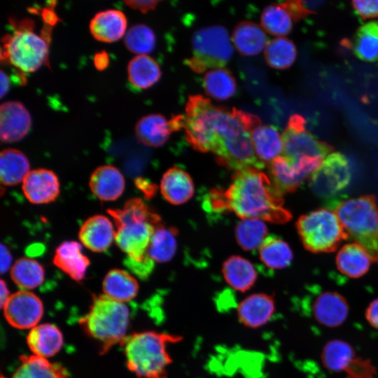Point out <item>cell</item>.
Here are the masks:
<instances>
[{"label":"cell","mask_w":378,"mask_h":378,"mask_svg":"<svg viewBox=\"0 0 378 378\" xmlns=\"http://www.w3.org/2000/svg\"><path fill=\"white\" fill-rule=\"evenodd\" d=\"M249 113L212 104L202 95L190 96L186 103L185 136L196 150L211 151L218 164L235 172L264 165L255 155L251 130L260 122Z\"/></svg>","instance_id":"1"},{"label":"cell","mask_w":378,"mask_h":378,"mask_svg":"<svg viewBox=\"0 0 378 378\" xmlns=\"http://www.w3.org/2000/svg\"><path fill=\"white\" fill-rule=\"evenodd\" d=\"M282 196L268 176L253 167L235 172L229 187L225 190H211L204 204L206 210L232 211L242 219L282 224L292 218L290 211L284 206Z\"/></svg>","instance_id":"2"},{"label":"cell","mask_w":378,"mask_h":378,"mask_svg":"<svg viewBox=\"0 0 378 378\" xmlns=\"http://www.w3.org/2000/svg\"><path fill=\"white\" fill-rule=\"evenodd\" d=\"M182 340L179 335L154 330L135 332L121 344L126 365L139 378H168L173 363L168 346Z\"/></svg>","instance_id":"3"},{"label":"cell","mask_w":378,"mask_h":378,"mask_svg":"<svg viewBox=\"0 0 378 378\" xmlns=\"http://www.w3.org/2000/svg\"><path fill=\"white\" fill-rule=\"evenodd\" d=\"M117 230L115 241L127 258L140 261L148 258L147 248L161 218L140 198L125 202L122 209H108Z\"/></svg>","instance_id":"4"},{"label":"cell","mask_w":378,"mask_h":378,"mask_svg":"<svg viewBox=\"0 0 378 378\" xmlns=\"http://www.w3.org/2000/svg\"><path fill=\"white\" fill-rule=\"evenodd\" d=\"M130 317L125 303L103 294L93 298L88 312L79 323L87 335L99 343L101 353H105L126 339Z\"/></svg>","instance_id":"5"},{"label":"cell","mask_w":378,"mask_h":378,"mask_svg":"<svg viewBox=\"0 0 378 378\" xmlns=\"http://www.w3.org/2000/svg\"><path fill=\"white\" fill-rule=\"evenodd\" d=\"M330 209L337 214L344 230L370 254L378 260V206L374 195L340 200Z\"/></svg>","instance_id":"6"},{"label":"cell","mask_w":378,"mask_h":378,"mask_svg":"<svg viewBox=\"0 0 378 378\" xmlns=\"http://www.w3.org/2000/svg\"><path fill=\"white\" fill-rule=\"evenodd\" d=\"M296 227L304 247L312 253L333 252L349 239L337 214L328 207L302 215Z\"/></svg>","instance_id":"7"},{"label":"cell","mask_w":378,"mask_h":378,"mask_svg":"<svg viewBox=\"0 0 378 378\" xmlns=\"http://www.w3.org/2000/svg\"><path fill=\"white\" fill-rule=\"evenodd\" d=\"M32 22H22L13 34L2 38L1 60L9 62L24 73L38 69L48 62L49 38L32 31Z\"/></svg>","instance_id":"8"},{"label":"cell","mask_w":378,"mask_h":378,"mask_svg":"<svg viewBox=\"0 0 378 378\" xmlns=\"http://www.w3.org/2000/svg\"><path fill=\"white\" fill-rule=\"evenodd\" d=\"M192 48L193 55L186 62L196 73L223 68L233 55L228 32L220 25L197 30L192 36Z\"/></svg>","instance_id":"9"},{"label":"cell","mask_w":378,"mask_h":378,"mask_svg":"<svg viewBox=\"0 0 378 378\" xmlns=\"http://www.w3.org/2000/svg\"><path fill=\"white\" fill-rule=\"evenodd\" d=\"M351 178L348 159L339 152H332L309 177V186L314 193L328 202L329 209L342 200V191Z\"/></svg>","instance_id":"10"},{"label":"cell","mask_w":378,"mask_h":378,"mask_svg":"<svg viewBox=\"0 0 378 378\" xmlns=\"http://www.w3.org/2000/svg\"><path fill=\"white\" fill-rule=\"evenodd\" d=\"M305 124L304 118L298 114L290 118L282 134L284 156L293 161L302 157L325 158L332 153V148L307 131Z\"/></svg>","instance_id":"11"},{"label":"cell","mask_w":378,"mask_h":378,"mask_svg":"<svg viewBox=\"0 0 378 378\" xmlns=\"http://www.w3.org/2000/svg\"><path fill=\"white\" fill-rule=\"evenodd\" d=\"M2 309L8 323L22 330H31L37 326L43 314V305L40 298L24 290L12 294Z\"/></svg>","instance_id":"12"},{"label":"cell","mask_w":378,"mask_h":378,"mask_svg":"<svg viewBox=\"0 0 378 378\" xmlns=\"http://www.w3.org/2000/svg\"><path fill=\"white\" fill-rule=\"evenodd\" d=\"M276 311L273 295L258 293L243 299L237 307V316L245 327L256 329L266 325Z\"/></svg>","instance_id":"13"},{"label":"cell","mask_w":378,"mask_h":378,"mask_svg":"<svg viewBox=\"0 0 378 378\" xmlns=\"http://www.w3.org/2000/svg\"><path fill=\"white\" fill-rule=\"evenodd\" d=\"M314 319L328 328H337L348 318L349 306L345 298L336 291H323L314 300L312 306Z\"/></svg>","instance_id":"14"},{"label":"cell","mask_w":378,"mask_h":378,"mask_svg":"<svg viewBox=\"0 0 378 378\" xmlns=\"http://www.w3.org/2000/svg\"><path fill=\"white\" fill-rule=\"evenodd\" d=\"M31 125V115L20 102L9 101L0 107V137L2 142L10 143L24 138Z\"/></svg>","instance_id":"15"},{"label":"cell","mask_w":378,"mask_h":378,"mask_svg":"<svg viewBox=\"0 0 378 378\" xmlns=\"http://www.w3.org/2000/svg\"><path fill=\"white\" fill-rule=\"evenodd\" d=\"M22 188L26 198L36 204L55 201L60 190L57 175L47 169L30 171L22 181Z\"/></svg>","instance_id":"16"},{"label":"cell","mask_w":378,"mask_h":378,"mask_svg":"<svg viewBox=\"0 0 378 378\" xmlns=\"http://www.w3.org/2000/svg\"><path fill=\"white\" fill-rule=\"evenodd\" d=\"M115 231L111 221L103 215L88 218L78 232L81 243L93 252L107 250L115 240Z\"/></svg>","instance_id":"17"},{"label":"cell","mask_w":378,"mask_h":378,"mask_svg":"<svg viewBox=\"0 0 378 378\" xmlns=\"http://www.w3.org/2000/svg\"><path fill=\"white\" fill-rule=\"evenodd\" d=\"M92 192L100 200L113 201L121 196L125 189L122 173L112 165H102L92 173L89 183Z\"/></svg>","instance_id":"18"},{"label":"cell","mask_w":378,"mask_h":378,"mask_svg":"<svg viewBox=\"0 0 378 378\" xmlns=\"http://www.w3.org/2000/svg\"><path fill=\"white\" fill-rule=\"evenodd\" d=\"M53 263L72 279L80 281L84 279L90 262L83 253L80 244L66 241L56 248Z\"/></svg>","instance_id":"19"},{"label":"cell","mask_w":378,"mask_h":378,"mask_svg":"<svg viewBox=\"0 0 378 378\" xmlns=\"http://www.w3.org/2000/svg\"><path fill=\"white\" fill-rule=\"evenodd\" d=\"M271 181L276 189L284 195L295 191L309 177L297 163L282 155L269 164Z\"/></svg>","instance_id":"20"},{"label":"cell","mask_w":378,"mask_h":378,"mask_svg":"<svg viewBox=\"0 0 378 378\" xmlns=\"http://www.w3.org/2000/svg\"><path fill=\"white\" fill-rule=\"evenodd\" d=\"M127 19L119 10L108 9L95 14L90 23V31L97 41L111 43L125 34Z\"/></svg>","instance_id":"21"},{"label":"cell","mask_w":378,"mask_h":378,"mask_svg":"<svg viewBox=\"0 0 378 378\" xmlns=\"http://www.w3.org/2000/svg\"><path fill=\"white\" fill-rule=\"evenodd\" d=\"M251 138L255 155L264 165L283 151L282 135L273 126L258 123L251 130Z\"/></svg>","instance_id":"22"},{"label":"cell","mask_w":378,"mask_h":378,"mask_svg":"<svg viewBox=\"0 0 378 378\" xmlns=\"http://www.w3.org/2000/svg\"><path fill=\"white\" fill-rule=\"evenodd\" d=\"M160 190L163 197L173 204H181L188 202L195 192L190 176L178 167L169 169L162 176Z\"/></svg>","instance_id":"23"},{"label":"cell","mask_w":378,"mask_h":378,"mask_svg":"<svg viewBox=\"0 0 378 378\" xmlns=\"http://www.w3.org/2000/svg\"><path fill=\"white\" fill-rule=\"evenodd\" d=\"M27 342L34 355L47 358L59 351L64 340L62 332L56 326L43 323L30 330Z\"/></svg>","instance_id":"24"},{"label":"cell","mask_w":378,"mask_h":378,"mask_svg":"<svg viewBox=\"0 0 378 378\" xmlns=\"http://www.w3.org/2000/svg\"><path fill=\"white\" fill-rule=\"evenodd\" d=\"M172 122L160 114H149L142 117L136 122L135 134L143 144L151 147H160L169 139L174 132Z\"/></svg>","instance_id":"25"},{"label":"cell","mask_w":378,"mask_h":378,"mask_svg":"<svg viewBox=\"0 0 378 378\" xmlns=\"http://www.w3.org/2000/svg\"><path fill=\"white\" fill-rule=\"evenodd\" d=\"M372 262V259L368 252L356 242L343 246L336 256L338 270L342 274L354 279L365 274Z\"/></svg>","instance_id":"26"},{"label":"cell","mask_w":378,"mask_h":378,"mask_svg":"<svg viewBox=\"0 0 378 378\" xmlns=\"http://www.w3.org/2000/svg\"><path fill=\"white\" fill-rule=\"evenodd\" d=\"M222 273L226 283L234 290L241 293L250 290L258 277L253 264L239 255L231 256L224 262Z\"/></svg>","instance_id":"27"},{"label":"cell","mask_w":378,"mask_h":378,"mask_svg":"<svg viewBox=\"0 0 378 378\" xmlns=\"http://www.w3.org/2000/svg\"><path fill=\"white\" fill-rule=\"evenodd\" d=\"M232 42L242 55L253 56L265 50L268 41L265 32L257 24L244 21L232 32Z\"/></svg>","instance_id":"28"},{"label":"cell","mask_w":378,"mask_h":378,"mask_svg":"<svg viewBox=\"0 0 378 378\" xmlns=\"http://www.w3.org/2000/svg\"><path fill=\"white\" fill-rule=\"evenodd\" d=\"M358 356L353 346L343 340L334 339L326 343L321 354L323 366L332 372H344Z\"/></svg>","instance_id":"29"},{"label":"cell","mask_w":378,"mask_h":378,"mask_svg":"<svg viewBox=\"0 0 378 378\" xmlns=\"http://www.w3.org/2000/svg\"><path fill=\"white\" fill-rule=\"evenodd\" d=\"M102 288L104 294L108 298L122 303L134 299L139 291V284L136 279L127 272L113 269L105 276Z\"/></svg>","instance_id":"30"},{"label":"cell","mask_w":378,"mask_h":378,"mask_svg":"<svg viewBox=\"0 0 378 378\" xmlns=\"http://www.w3.org/2000/svg\"><path fill=\"white\" fill-rule=\"evenodd\" d=\"M12 378H69V375L62 365L33 354L21 356Z\"/></svg>","instance_id":"31"},{"label":"cell","mask_w":378,"mask_h":378,"mask_svg":"<svg viewBox=\"0 0 378 378\" xmlns=\"http://www.w3.org/2000/svg\"><path fill=\"white\" fill-rule=\"evenodd\" d=\"M29 162L20 150L6 148L0 155V179L3 185L15 186L23 181L29 171Z\"/></svg>","instance_id":"32"},{"label":"cell","mask_w":378,"mask_h":378,"mask_svg":"<svg viewBox=\"0 0 378 378\" xmlns=\"http://www.w3.org/2000/svg\"><path fill=\"white\" fill-rule=\"evenodd\" d=\"M127 74L130 83L136 88L145 90L155 84L162 72L158 62L147 55L134 57L129 62Z\"/></svg>","instance_id":"33"},{"label":"cell","mask_w":378,"mask_h":378,"mask_svg":"<svg viewBox=\"0 0 378 378\" xmlns=\"http://www.w3.org/2000/svg\"><path fill=\"white\" fill-rule=\"evenodd\" d=\"M178 230L174 227L158 225L147 248V255L154 262H166L175 255L177 248Z\"/></svg>","instance_id":"34"},{"label":"cell","mask_w":378,"mask_h":378,"mask_svg":"<svg viewBox=\"0 0 378 378\" xmlns=\"http://www.w3.org/2000/svg\"><path fill=\"white\" fill-rule=\"evenodd\" d=\"M262 262L270 270H281L292 262L293 255L289 245L279 237L270 235L259 248Z\"/></svg>","instance_id":"35"},{"label":"cell","mask_w":378,"mask_h":378,"mask_svg":"<svg viewBox=\"0 0 378 378\" xmlns=\"http://www.w3.org/2000/svg\"><path fill=\"white\" fill-rule=\"evenodd\" d=\"M206 94L217 100H225L234 95L236 80L231 71L225 68L213 69L203 78Z\"/></svg>","instance_id":"36"},{"label":"cell","mask_w":378,"mask_h":378,"mask_svg":"<svg viewBox=\"0 0 378 378\" xmlns=\"http://www.w3.org/2000/svg\"><path fill=\"white\" fill-rule=\"evenodd\" d=\"M45 272L43 266L30 258H21L13 265L10 277L22 290L34 289L44 281Z\"/></svg>","instance_id":"37"},{"label":"cell","mask_w":378,"mask_h":378,"mask_svg":"<svg viewBox=\"0 0 378 378\" xmlns=\"http://www.w3.org/2000/svg\"><path fill=\"white\" fill-rule=\"evenodd\" d=\"M268 230L260 219L245 218L238 223L235 228V237L238 244L246 251L260 248L267 237Z\"/></svg>","instance_id":"38"},{"label":"cell","mask_w":378,"mask_h":378,"mask_svg":"<svg viewBox=\"0 0 378 378\" xmlns=\"http://www.w3.org/2000/svg\"><path fill=\"white\" fill-rule=\"evenodd\" d=\"M353 50L362 60H378V21L369 22L358 29L353 42Z\"/></svg>","instance_id":"39"},{"label":"cell","mask_w":378,"mask_h":378,"mask_svg":"<svg viewBox=\"0 0 378 378\" xmlns=\"http://www.w3.org/2000/svg\"><path fill=\"white\" fill-rule=\"evenodd\" d=\"M264 55L270 66L285 69L294 63L297 50L295 44L288 38L276 37L268 42Z\"/></svg>","instance_id":"40"},{"label":"cell","mask_w":378,"mask_h":378,"mask_svg":"<svg viewBox=\"0 0 378 378\" xmlns=\"http://www.w3.org/2000/svg\"><path fill=\"white\" fill-rule=\"evenodd\" d=\"M260 22L263 29L277 37L289 34L293 27V18L279 4L265 7L262 13Z\"/></svg>","instance_id":"41"},{"label":"cell","mask_w":378,"mask_h":378,"mask_svg":"<svg viewBox=\"0 0 378 378\" xmlns=\"http://www.w3.org/2000/svg\"><path fill=\"white\" fill-rule=\"evenodd\" d=\"M124 43L128 50L139 55L153 52L156 46V37L153 31L144 24H136L126 31Z\"/></svg>","instance_id":"42"},{"label":"cell","mask_w":378,"mask_h":378,"mask_svg":"<svg viewBox=\"0 0 378 378\" xmlns=\"http://www.w3.org/2000/svg\"><path fill=\"white\" fill-rule=\"evenodd\" d=\"M377 369L370 359L357 357L345 373L346 378H374Z\"/></svg>","instance_id":"43"},{"label":"cell","mask_w":378,"mask_h":378,"mask_svg":"<svg viewBox=\"0 0 378 378\" xmlns=\"http://www.w3.org/2000/svg\"><path fill=\"white\" fill-rule=\"evenodd\" d=\"M124 265L141 279H147L154 269L155 262L149 257L140 261L132 260L126 257Z\"/></svg>","instance_id":"44"},{"label":"cell","mask_w":378,"mask_h":378,"mask_svg":"<svg viewBox=\"0 0 378 378\" xmlns=\"http://www.w3.org/2000/svg\"><path fill=\"white\" fill-rule=\"evenodd\" d=\"M352 6L358 15L363 19L378 17V0L354 1Z\"/></svg>","instance_id":"45"},{"label":"cell","mask_w":378,"mask_h":378,"mask_svg":"<svg viewBox=\"0 0 378 378\" xmlns=\"http://www.w3.org/2000/svg\"><path fill=\"white\" fill-rule=\"evenodd\" d=\"M280 4L289 13L295 21L310 13L305 8L303 1H288L281 2Z\"/></svg>","instance_id":"46"},{"label":"cell","mask_w":378,"mask_h":378,"mask_svg":"<svg viewBox=\"0 0 378 378\" xmlns=\"http://www.w3.org/2000/svg\"><path fill=\"white\" fill-rule=\"evenodd\" d=\"M365 318L370 326L378 330V298L370 302L366 307Z\"/></svg>","instance_id":"47"},{"label":"cell","mask_w":378,"mask_h":378,"mask_svg":"<svg viewBox=\"0 0 378 378\" xmlns=\"http://www.w3.org/2000/svg\"><path fill=\"white\" fill-rule=\"evenodd\" d=\"M124 3L134 10H138L144 13L153 10L155 8L159 1H125Z\"/></svg>","instance_id":"48"},{"label":"cell","mask_w":378,"mask_h":378,"mask_svg":"<svg viewBox=\"0 0 378 378\" xmlns=\"http://www.w3.org/2000/svg\"><path fill=\"white\" fill-rule=\"evenodd\" d=\"M12 262V255L6 246L1 244V273L3 274L6 272Z\"/></svg>","instance_id":"49"},{"label":"cell","mask_w":378,"mask_h":378,"mask_svg":"<svg viewBox=\"0 0 378 378\" xmlns=\"http://www.w3.org/2000/svg\"><path fill=\"white\" fill-rule=\"evenodd\" d=\"M108 63V55L105 51L99 52L94 55V64L97 69L104 70L107 67Z\"/></svg>","instance_id":"50"},{"label":"cell","mask_w":378,"mask_h":378,"mask_svg":"<svg viewBox=\"0 0 378 378\" xmlns=\"http://www.w3.org/2000/svg\"><path fill=\"white\" fill-rule=\"evenodd\" d=\"M136 185L146 197L153 195L155 192V186L144 179L138 178L136 180Z\"/></svg>","instance_id":"51"},{"label":"cell","mask_w":378,"mask_h":378,"mask_svg":"<svg viewBox=\"0 0 378 378\" xmlns=\"http://www.w3.org/2000/svg\"><path fill=\"white\" fill-rule=\"evenodd\" d=\"M0 290L1 307L3 308L10 296L7 285L3 279L1 280Z\"/></svg>","instance_id":"52"},{"label":"cell","mask_w":378,"mask_h":378,"mask_svg":"<svg viewBox=\"0 0 378 378\" xmlns=\"http://www.w3.org/2000/svg\"><path fill=\"white\" fill-rule=\"evenodd\" d=\"M42 17L46 24H48L50 27L54 25L56 22L57 17L55 13L50 10V9H43L42 12Z\"/></svg>","instance_id":"53"},{"label":"cell","mask_w":378,"mask_h":378,"mask_svg":"<svg viewBox=\"0 0 378 378\" xmlns=\"http://www.w3.org/2000/svg\"><path fill=\"white\" fill-rule=\"evenodd\" d=\"M0 80H1V97H3L9 90V78L8 76L1 70L0 74Z\"/></svg>","instance_id":"54"},{"label":"cell","mask_w":378,"mask_h":378,"mask_svg":"<svg viewBox=\"0 0 378 378\" xmlns=\"http://www.w3.org/2000/svg\"><path fill=\"white\" fill-rule=\"evenodd\" d=\"M377 262H378V260H377Z\"/></svg>","instance_id":"55"}]
</instances>
